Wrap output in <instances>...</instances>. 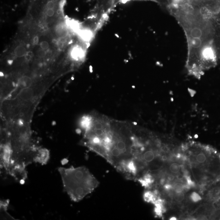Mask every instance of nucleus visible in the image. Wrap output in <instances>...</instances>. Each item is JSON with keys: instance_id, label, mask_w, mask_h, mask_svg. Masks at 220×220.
I'll return each mask as SVG.
<instances>
[{"instance_id": "obj_19", "label": "nucleus", "mask_w": 220, "mask_h": 220, "mask_svg": "<svg viewBox=\"0 0 220 220\" xmlns=\"http://www.w3.org/2000/svg\"><path fill=\"white\" fill-rule=\"evenodd\" d=\"M53 43H54V44H58V41L57 40H56L54 39L52 41Z\"/></svg>"}, {"instance_id": "obj_17", "label": "nucleus", "mask_w": 220, "mask_h": 220, "mask_svg": "<svg viewBox=\"0 0 220 220\" xmlns=\"http://www.w3.org/2000/svg\"><path fill=\"white\" fill-rule=\"evenodd\" d=\"M58 46L59 47L62 48L63 46V43L62 42L58 41L57 44Z\"/></svg>"}, {"instance_id": "obj_16", "label": "nucleus", "mask_w": 220, "mask_h": 220, "mask_svg": "<svg viewBox=\"0 0 220 220\" xmlns=\"http://www.w3.org/2000/svg\"><path fill=\"white\" fill-rule=\"evenodd\" d=\"M33 43H34L35 44H37V43H38V41H39V38H38V37H37V36H36L35 37H34V38H33Z\"/></svg>"}, {"instance_id": "obj_2", "label": "nucleus", "mask_w": 220, "mask_h": 220, "mask_svg": "<svg viewBox=\"0 0 220 220\" xmlns=\"http://www.w3.org/2000/svg\"><path fill=\"white\" fill-rule=\"evenodd\" d=\"M58 171L62 179L63 189L72 201L79 202L92 193L100 182L85 166L64 168Z\"/></svg>"}, {"instance_id": "obj_11", "label": "nucleus", "mask_w": 220, "mask_h": 220, "mask_svg": "<svg viewBox=\"0 0 220 220\" xmlns=\"http://www.w3.org/2000/svg\"><path fill=\"white\" fill-rule=\"evenodd\" d=\"M40 47L43 50H47L49 47V44L48 42L44 41L40 43Z\"/></svg>"}, {"instance_id": "obj_18", "label": "nucleus", "mask_w": 220, "mask_h": 220, "mask_svg": "<svg viewBox=\"0 0 220 220\" xmlns=\"http://www.w3.org/2000/svg\"><path fill=\"white\" fill-rule=\"evenodd\" d=\"M27 55H29L30 56L31 58H32L33 56V53L32 52V51H29L28 52H27V53H26Z\"/></svg>"}, {"instance_id": "obj_14", "label": "nucleus", "mask_w": 220, "mask_h": 220, "mask_svg": "<svg viewBox=\"0 0 220 220\" xmlns=\"http://www.w3.org/2000/svg\"><path fill=\"white\" fill-rule=\"evenodd\" d=\"M163 187H164V189L167 191L173 190V186L170 184L166 183V184H165L163 186Z\"/></svg>"}, {"instance_id": "obj_12", "label": "nucleus", "mask_w": 220, "mask_h": 220, "mask_svg": "<svg viewBox=\"0 0 220 220\" xmlns=\"http://www.w3.org/2000/svg\"><path fill=\"white\" fill-rule=\"evenodd\" d=\"M46 54V52L45 50H43V49H41V50H38V56H39V57L40 58H44L45 57Z\"/></svg>"}, {"instance_id": "obj_9", "label": "nucleus", "mask_w": 220, "mask_h": 220, "mask_svg": "<svg viewBox=\"0 0 220 220\" xmlns=\"http://www.w3.org/2000/svg\"><path fill=\"white\" fill-rule=\"evenodd\" d=\"M190 199L192 202H198L202 200L201 197L199 194L196 192H193L190 196Z\"/></svg>"}, {"instance_id": "obj_15", "label": "nucleus", "mask_w": 220, "mask_h": 220, "mask_svg": "<svg viewBox=\"0 0 220 220\" xmlns=\"http://www.w3.org/2000/svg\"><path fill=\"white\" fill-rule=\"evenodd\" d=\"M46 14L48 16L51 17L54 14V11L53 9H48L47 10Z\"/></svg>"}, {"instance_id": "obj_6", "label": "nucleus", "mask_w": 220, "mask_h": 220, "mask_svg": "<svg viewBox=\"0 0 220 220\" xmlns=\"http://www.w3.org/2000/svg\"><path fill=\"white\" fill-rule=\"evenodd\" d=\"M192 169L194 175L197 181H200L203 180L204 178V173L201 169L197 168H193Z\"/></svg>"}, {"instance_id": "obj_20", "label": "nucleus", "mask_w": 220, "mask_h": 220, "mask_svg": "<svg viewBox=\"0 0 220 220\" xmlns=\"http://www.w3.org/2000/svg\"><path fill=\"white\" fill-rule=\"evenodd\" d=\"M169 220H177V219H176V218L175 217H172L171 218H169Z\"/></svg>"}, {"instance_id": "obj_21", "label": "nucleus", "mask_w": 220, "mask_h": 220, "mask_svg": "<svg viewBox=\"0 0 220 220\" xmlns=\"http://www.w3.org/2000/svg\"><path fill=\"white\" fill-rule=\"evenodd\" d=\"M57 13H58V14H61V10H60V9H58V10Z\"/></svg>"}, {"instance_id": "obj_10", "label": "nucleus", "mask_w": 220, "mask_h": 220, "mask_svg": "<svg viewBox=\"0 0 220 220\" xmlns=\"http://www.w3.org/2000/svg\"><path fill=\"white\" fill-rule=\"evenodd\" d=\"M185 194L183 192L176 193L174 195V197L175 201L177 202H181L185 199Z\"/></svg>"}, {"instance_id": "obj_1", "label": "nucleus", "mask_w": 220, "mask_h": 220, "mask_svg": "<svg viewBox=\"0 0 220 220\" xmlns=\"http://www.w3.org/2000/svg\"><path fill=\"white\" fill-rule=\"evenodd\" d=\"M135 126L133 122L114 120L101 114L88 131L85 146L124 176L133 158Z\"/></svg>"}, {"instance_id": "obj_3", "label": "nucleus", "mask_w": 220, "mask_h": 220, "mask_svg": "<svg viewBox=\"0 0 220 220\" xmlns=\"http://www.w3.org/2000/svg\"><path fill=\"white\" fill-rule=\"evenodd\" d=\"M9 204L8 200L2 201L1 202V219L14 220V218L11 216L7 212V210Z\"/></svg>"}, {"instance_id": "obj_13", "label": "nucleus", "mask_w": 220, "mask_h": 220, "mask_svg": "<svg viewBox=\"0 0 220 220\" xmlns=\"http://www.w3.org/2000/svg\"><path fill=\"white\" fill-rule=\"evenodd\" d=\"M55 4L52 1H50L47 3V7L48 9H53L54 8Z\"/></svg>"}, {"instance_id": "obj_8", "label": "nucleus", "mask_w": 220, "mask_h": 220, "mask_svg": "<svg viewBox=\"0 0 220 220\" xmlns=\"http://www.w3.org/2000/svg\"><path fill=\"white\" fill-rule=\"evenodd\" d=\"M173 190L175 193L183 192L185 190L184 186L182 183H174V185L173 186Z\"/></svg>"}, {"instance_id": "obj_5", "label": "nucleus", "mask_w": 220, "mask_h": 220, "mask_svg": "<svg viewBox=\"0 0 220 220\" xmlns=\"http://www.w3.org/2000/svg\"><path fill=\"white\" fill-rule=\"evenodd\" d=\"M182 167L176 162H173L171 163L169 166V170L171 173L173 175H177L180 173Z\"/></svg>"}, {"instance_id": "obj_4", "label": "nucleus", "mask_w": 220, "mask_h": 220, "mask_svg": "<svg viewBox=\"0 0 220 220\" xmlns=\"http://www.w3.org/2000/svg\"><path fill=\"white\" fill-rule=\"evenodd\" d=\"M202 151H199L196 152V155L193 158V160L196 163L199 164H203L207 160L206 154L205 153V151L204 148V145H202Z\"/></svg>"}, {"instance_id": "obj_7", "label": "nucleus", "mask_w": 220, "mask_h": 220, "mask_svg": "<svg viewBox=\"0 0 220 220\" xmlns=\"http://www.w3.org/2000/svg\"><path fill=\"white\" fill-rule=\"evenodd\" d=\"M14 53L18 57H22L26 56V48L23 46H19L14 50Z\"/></svg>"}]
</instances>
